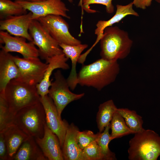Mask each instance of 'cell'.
<instances>
[{
	"mask_svg": "<svg viewBox=\"0 0 160 160\" xmlns=\"http://www.w3.org/2000/svg\"><path fill=\"white\" fill-rule=\"evenodd\" d=\"M120 70L117 61L101 58L82 66L77 74L78 84L100 91L116 80Z\"/></svg>",
	"mask_w": 160,
	"mask_h": 160,
	"instance_id": "cell-1",
	"label": "cell"
},
{
	"mask_svg": "<svg viewBox=\"0 0 160 160\" xmlns=\"http://www.w3.org/2000/svg\"><path fill=\"white\" fill-rule=\"evenodd\" d=\"M100 41L101 58L111 61L126 58L133 44L128 33L116 26L106 28Z\"/></svg>",
	"mask_w": 160,
	"mask_h": 160,
	"instance_id": "cell-2",
	"label": "cell"
},
{
	"mask_svg": "<svg viewBox=\"0 0 160 160\" xmlns=\"http://www.w3.org/2000/svg\"><path fill=\"white\" fill-rule=\"evenodd\" d=\"M134 134L129 142V159L157 160L160 156V136L150 129Z\"/></svg>",
	"mask_w": 160,
	"mask_h": 160,
	"instance_id": "cell-3",
	"label": "cell"
},
{
	"mask_svg": "<svg viewBox=\"0 0 160 160\" xmlns=\"http://www.w3.org/2000/svg\"><path fill=\"white\" fill-rule=\"evenodd\" d=\"M10 113L14 116L21 109L40 101L36 86L30 85L15 79L7 84L4 94Z\"/></svg>",
	"mask_w": 160,
	"mask_h": 160,
	"instance_id": "cell-4",
	"label": "cell"
},
{
	"mask_svg": "<svg viewBox=\"0 0 160 160\" xmlns=\"http://www.w3.org/2000/svg\"><path fill=\"white\" fill-rule=\"evenodd\" d=\"M46 115L40 101L25 107L15 115L13 124L29 137H42L44 135Z\"/></svg>",
	"mask_w": 160,
	"mask_h": 160,
	"instance_id": "cell-5",
	"label": "cell"
},
{
	"mask_svg": "<svg viewBox=\"0 0 160 160\" xmlns=\"http://www.w3.org/2000/svg\"><path fill=\"white\" fill-rule=\"evenodd\" d=\"M29 32L33 42L38 48L39 55L41 59L46 61L53 56L63 53L59 43L37 20L32 21Z\"/></svg>",
	"mask_w": 160,
	"mask_h": 160,
	"instance_id": "cell-6",
	"label": "cell"
},
{
	"mask_svg": "<svg viewBox=\"0 0 160 160\" xmlns=\"http://www.w3.org/2000/svg\"><path fill=\"white\" fill-rule=\"evenodd\" d=\"M54 75V80L52 82L48 95L53 100L58 115L61 118V113L66 106L70 103L81 98L85 94H76L72 92L69 89L67 79L60 70H57Z\"/></svg>",
	"mask_w": 160,
	"mask_h": 160,
	"instance_id": "cell-7",
	"label": "cell"
},
{
	"mask_svg": "<svg viewBox=\"0 0 160 160\" xmlns=\"http://www.w3.org/2000/svg\"><path fill=\"white\" fill-rule=\"evenodd\" d=\"M18 67L20 75L15 79L31 85L36 86L42 80L48 64L42 62L38 57L29 58L13 56Z\"/></svg>",
	"mask_w": 160,
	"mask_h": 160,
	"instance_id": "cell-8",
	"label": "cell"
},
{
	"mask_svg": "<svg viewBox=\"0 0 160 160\" xmlns=\"http://www.w3.org/2000/svg\"><path fill=\"white\" fill-rule=\"evenodd\" d=\"M37 20L59 44L75 45L81 44L70 33L68 23L62 16L49 15Z\"/></svg>",
	"mask_w": 160,
	"mask_h": 160,
	"instance_id": "cell-9",
	"label": "cell"
},
{
	"mask_svg": "<svg viewBox=\"0 0 160 160\" xmlns=\"http://www.w3.org/2000/svg\"><path fill=\"white\" fill-rule=\"evenodd\" d=\"M15 1L31 12L33 20H37L49 15H60L70 18L67 14L69 10L61 0H45L33 2L25 0H15Z\"/></svg>",
	"mask_w": 160,
	"mask_h": 160,
	"instance_id": "cell-10",
	"label": "cell"
},
{
	"mask_svg": "<svg viewBox=\"0 0 160 160\" xmlns=\"http://www.w3.org/2000/svg\"><path fill=\"white\" fill-rule=\"evenodd\" d=\"M40 101L45 111L46 124L57 137L62 148L69 124L66 121L62 120L59 116L53 100L48 95L40 96Z\"/></svg>",
	"mask_w": 160,
	"mask_h": 160,
	"instance_id": "cell-11",
	"label": "cell"
},
{
	"mask_svg": "<svg viewBox=\"0 0 160 160\" xmlns=\"http://www.w3.org/2000/svg\"><path fill=\"white\" fill-rule=\"evenodd\" d=\"M22 37L13 36L7 31H0V42L1 49L9 52H15L21 54L25 58L38 57L39 51L33 41L26 42Z\"/></svg>",
	"mask_w": 160,
	"mask_h": 160,
	"instance_id": "cell-12",
	"label": "cell"
},
{
	"mask_svg": "<svg viewBox=\"0 0 160 160\" xmlns=\"http://www.w3.org/2000/svg\"><path fill=\"white\" fill-rule=\"evenodd\" d=\"M33 20L31 12L21 15L8 16L0 20V30L6 31L11 35L23 37L29 41H33L29 28Z\"/></svg>",
	"mask_w": 160,
	"mask_h": 160,
	"instance_id": "cell-13",
	"label": "cell"
},
{
	"mask_svg": "<svg viewBox=\"0 0 160 160\" xmlns=\"http://www.w3.org/2000/svg\"><path fill=\"white\" fill-rule=\"evenodd\" d=\"M44 155L49 160H63L62 148L57 136L48 127H44L42 137L35 138Z\"/></svg>",
	"mask_w": 160,
	"mask_h": 160,
	"instance_id": "cell-14",
	"label": "cell"
},
{
	"mask_svg": "<svg viewBox=\"0 0 160 160\" xmlns=\"http://www.w3.org/2000/svg\"><path fill=\"white\" fill-rule=\"evenodd\" d=\"M68 59L63 53L53 56L46 61L48 64V67L42 80L36 86L38 93L40 97L48 95L52 82L50 78L54 70L57 68L65 70L69 69V65L67 63Z\"/></svg>",
	"mask_w": 160,
	"mask_h": 160,
	"instance_id": "cell-15",
	"label": "cell"
},
{
	"mask_svg": "<svg viewBox=\"0 0 160 160\" xmlns=\"http://www.w3.org/2000/svg\"><path fill=\"white\" fill-rule=\"evenodd\" d=\"M78 127L72 123L67 130L62 150L65 160H87L81 149L78 145L76 135Z\"/></svg>",
	"mask_w": 160,
	"mask_h": 160,
	"instance_id": "cell-16",
	"label": "cell"
},
{
	"mask_svg": "<svg viewBox=\"0 0 160 160\" xmlns=\"http://www.w3.org/2000/svg\"><path fill=\"white\" fill-rule=\"evenodd\" d=\"M19 68L13 56L2 49L0 51V94H4L7 84L19 76Z\"/></svg>",
	"mask_w": 160,
	"mask_h": 160,
	"instance_id": "cell-17",
	"label": "cell"
},
{
	"mask_svg": "<svg viewBox=\"0 0 160 160\" xmlns=\"http://www.w3.org/2000/svg\"><path fill=\"white\" fill-rule=\"evenodd\" d=\"M133 4L132 2L125 5L117 4L116 5V10L115 14L109 20H99L96 24V28L95 30V33L97 36L96 40L93 45L87 50L89 53L93 48L97 44L102 37L104 29L106 27L111 26L114 23H118L126 16L132 15L136 16H139L138 13L133 8Z\"/></svg>",
	"mask_w": 160,
	"mask_h": 160,
	"instance_id": "cell-18",
	"label": "cell"
},
{
	"mask_svg": "<svg viewBox=\"0 0 160 160\" xmlns=\"http://www.w3.org/2000/svg\"><path fill=\"white\" fill-rule=\"evenodd\" d=\"M59 45L63 53L68 58L70 59L71 62V69L67 80L70 88L73 90L78 84L76 64L81 53L88 47V45L81 44L75 45L61 44Z\"/></svg>",
	"mask_w": 160,
	"mask_h": 160,
	"instance_id": "cell-19",
	"label": "cell"
},
{
	"mask_svg": "<svg viewBox=\"0 0 160 160\" xmlns=\"http://www.w3.org/2000/svg\"><path fill=\"white\" fill-rule=\"evenodd\" d=\"M0 133L4 135L10 160H12L23 142L30 137L13 124Z\"/></svg>",
	"mask_w": 160,
	"mask_h": 160,
	"instance_id": "cell-20",
	"label": "cell"
},
{
	"mask_svg": "<svg viewBox=\"0 0 160 160\" xmlns=\"http://www.w3.org/2000/svg\"><path fill=\"white\" fill-rule=\"evenodd\" d=\"M12 160H48L36 143L35 138L30 137L20 146Z\"/></svg>",
	"mask_w": 160,
	"mask_h": 160,
	"instance_id": "cell-21",
	"label": "cell"
},
{
	"mask_svg": "<svg viewBox=\"0 0 160 160\" xmlns=\"http://www.w3.org/2000/svg\"><path fill=\"white\" fill-rule=\"evenodd\" d=\"M117 109L113 100L111 99L99 105L96 116V121L99 132H102L105 127L110 124Z\"/></svg>",
	"mask_w": 160,
	"mask_h": 160,
	"instance_id": "cell-22",
	"label": "cell"
},
{
	"mask_svg": "<svg viewBox=\"0 0 160 160\" xmlns=\"http://www.w3.org/2000/svg\"><path fill=\"white\" fill-rule=\"evenodd\" d=\"M116 112L124 118L127 126L134 134L145 129L143 127V122L142 117L135 111L122 108H117Z\"/></svg>",
	"mask_w": 160,
	"mask_h": 160,
	"instance_id": "cell-23",
	"label": "cell"
},
{
	"mask_svg": "<svg viewBox=\"0 0 160 160\" xmlns=\"http://www.w3.org/2000/svg\"><path fill=\"white\" fill-rule=\"evenodd\" d=\"M111 134L112 140L125 135L134 134L127 126L122 116L116 111L114 113L110 122Z\"/></svg>",
	"mask_w": 160,
	"mask_h": 160,
	"instance_id": "cell-24",
	"label": "cell"
},
{
	"mask_svg": "<svg viewBox=\"0 0 160 160\" xmlns=\"http://www.w3.org/2000/svg\"><path fill=\"white\" fill-rule=\"evenodd\" d=\"M110 123L107 126L104 131L97 133L96 140L104 156V160H116V155L112 152L109 148V144L112 140L111 134L109 133Z\"/></svg>",
	"mask_w": 160,
	"mask_h": 160,
	"instance_id": "cell-25",
	"label": "cell"
},
{
	"mask_svg": "<svg viewBox=\"0 0 160 160\" xmlns=\"http://www.w3.org/2000/svg\"><path fill=\"white\" fill-rule=\"evenodd\" d=\"M27 10L20 5L11 0H0V18L2 20L11 15L27 13Z\"/></svg>",
	"mask_w": 160,
	"mask_h": 160,
	"instance_id": "cell-26",
	"label": "cell"
},
{
	"mask_svg": "<svg viewBox=\"0 0 160 160\" xmlns=\"http://www.w3.org/2000/svg\"><path fill=\"white\" fill-rule=\"evenodd\" d=\"M14 116L9 111L4 94H0V132L13 124Z\"/></svg>",
	"mask_w": 160,
	"mask_h": 160,
	"instance_id": "cell-27",
	"label": "cell"
},
{
	"mask_svg": "<svg viewBox=\"0 0 160 160\" xmlns=\"http://www.w3.org/2000/svg\"><path fill=\"white\" fill-rule=\"evenodd\" d=\"M112 0H83L82 8V15L83 10L88 13H93L97 11L90 8L89 5L93 4H99L105 6L106 12L109 14L113 13L114 11V7L112 3Z\"/></svg>",
	"mask_w": 160,
	"mask_h": 160,
	"instance_id": "cell-28",
	"label": "cell"
},
{
	"mask_svg": "<svg viewBox=\"0 0 160 160\" xmlns=\"http://www.w3.org/2000/svg\"><path fill=\"white\" fill-rule=\"evenodd\" d=\"M97 133L95 134L89 130H85L77 132L76 135V140L78 145L83 150L86 147L92 142L95 141L97 138Z\"/></svg>",
	"mask_w": 160,
	"mask_h": 160,
	"instance_id": "cell-29",
	"label": "cell"
},
{
	"mask_svg": "<svg viewBox=\"0 0 160 160\" xmlns=\"http://www.w3.org/2000/svg\"><path fill=\"white\" fill-rule=\"evenodd\" d=\"M83 151L87 160H104L101 150L96 140L90 143Z\"/></svg>",
	"mask_w": 160,
	"mask_h": 160,
	"instance_id": "cell-30",
	"label": "cell"
},
{
	"mask_svg": "<svg viewBox=\"0 0 160 160\" xmlns=\"http://www.w3.org/2000/svg\"><path fill=\"white\" fill-rule=\"evenodd\" d=\"M0 160H10L4 136L2 133H0Z\"/></svg>",
	"mask_w": 160,
	"mask_h": 160,
	"instance_id": "cell-31",
	"label": "cell"
},
{
	"mask_svg": "<svg viewBox=\"0 0 160 160\" xmlns=\"http://www.w3.org/2000/svg\"><path fill=\"white\" fill-rule=\"evenodd\" d=\"M152 1V0H133L132 2L136 7L145 9L151 5Z\"/></svg>",
	"mask_w": 160,
	"mask_h": 160,
	"instance_id": "cell-32",
	"label": "cell"
},
{
	"mask_svg": "<svg viewBox=\"0 0 160 160\" xmlns=\"http://www.w3.org/2000/svg\"><path fill=\"white\" fill-rule=\"evenodd\" d=\"M68 1L70 3H72L73 1V0H68ZM83 0H80L79 2V3L78 6H79L81 7V8L82 7L83 5Z\"/></svg>",
	"mask_w": 160,
	"mask_h": 160,
	"instance_id": "cell-33",
	"label": "cell"
},
{
	"mask_svg": "<svg viewBox=\"0 0 160 160\" xmlns=\"http://www.w3.org/2000/svg\"><path fill=\"white\" fill-rule=\"evenodd\" d=\"M26 1L31 2H37L44 1L45 0H25Z\"/></svg>",
	"mask_w": 160,
	"mask_h": 160,
	"instance_id": "cell-34",
	"label": "cell"
},
{
	"mask_svg": "<svg viewBox=\"0 0 160 160\" xmlns=\"http://www.w3.org/2000/svg\"><path fill=\"white\" fill-rule=\"evenodd\" d=\"M155 1L158 3H160V0H155Z\"/></svg>",
	"mask_w": 160,
	"mask_h": 160,
	"instance_id": "cell-35",
	"label": "cell"
},
{
	"mask_svg": "<svg viewBox=\"0 0 160 160\" xmlns=\"http://www.w3.org/2000/svg\"><path fill=\"white\" fill-rule=\"evenodd\" d=\"M82 57H83V56H82ZM83 58H84V57H83Z\"/></svg>",
	"mask_w": 160,
	"mask_h": 160,
	"instance_id": "cell-36",
	"label": "cell"
}]
</instances>
